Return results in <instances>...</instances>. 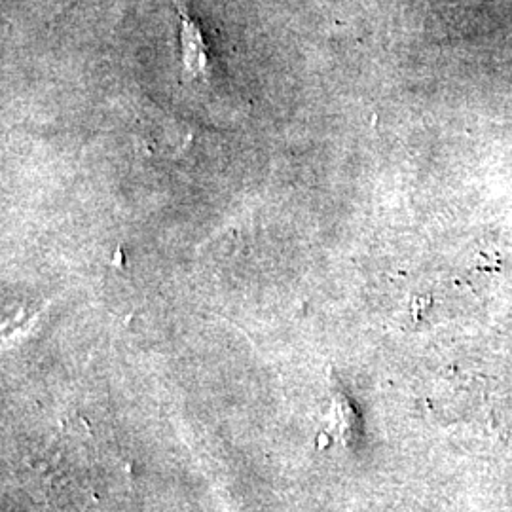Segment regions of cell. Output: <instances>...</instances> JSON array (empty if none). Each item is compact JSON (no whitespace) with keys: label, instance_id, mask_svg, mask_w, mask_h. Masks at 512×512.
Masks as SVG:
<instances>
[{"label":"cell","instance_id":"obj_1","mask_svg":"<svg viewBox=\"0 0 512 512\" xmlns=\"http://www.w3.org/2000/svg\"><path fill=\"white\" fill-rule=\"evenodd\" d=\"M181 16V44H183L184 67L190 74L205 73L207 69V42L203 37L202 27L179 4Z\"/></svg>","mask_w":512,"mask_h":512}]
</instances>
